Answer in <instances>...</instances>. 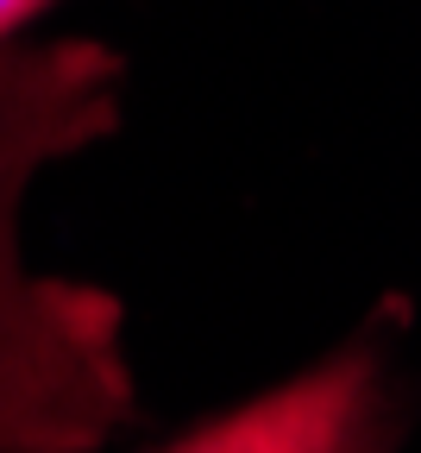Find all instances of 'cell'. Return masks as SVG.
I'll list each match as a JSON object with an SVG mask.
<instances>
[{
	"mask_svg": "<svg viewBox=\"0 0 421 453\" xmlns=\"http://www.w3.org/2000/svg\"><path fill=\"white\" fill-rule=\"evenodd\" d=\"M119 82L107 44L0 50V453H95L133 416L119 296L32 271L19 246L32 177L119 127Z\"/></svg>",
	"mask_w": 421,
	"mask_h": 453,
	"instance_id": "6da1fadb",
	"label": "cell"
},
{
	"mask_svg": "<svg viewBox=\"0 0 421 453\" xmlns=\"http://www.w3.org/2000/svg\"><path fill=\"white\" fill-rule=\"evenodd\" d=\"M396 416H390V384L371 340L321 359L315 372L289 378L246 410H233L189 441L164 453H390Z\"/></svg>",
	"mask_w": 421,
	"mask_h": 453,
	"instance_id": "7a4b0ae2",
	"label": "cell"
},
{
	"mask_svg": "<svg viewBox=\"0 0 421 453\" xmlns=\"http://www.w3.org/2000/svg\"><path fill=\"white\" fill-rule=\"evenodd\" d=\"M44 7H50V0H0V44H7L26 19H38Z\"/></svg>",
	"mask_w": 421,
	"mask_h": 453,
	"instance_id": "3957f363",
	"label": "cell"
}]
</instances>
